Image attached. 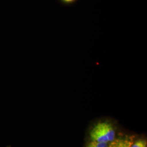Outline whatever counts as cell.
Wrapping results in <instances>:
<instances>
[{
    "instance_id": "3957f363",
    "label": "cell",
    "mask_w": 147,
    "mask_h": 147,
    "mask_svg": "<svg viewBox=\"0 0 147 147\" xmlns=\"http://www.w3.org/2000/svg\"><path fill=\"white\" fill-rule=\"evenodd\" d=\"M147 142L146 140L140 139L133 143L131 147H147Z\"/></svg>"
},
{
    "instance_id": "7a4b0ae2",
    "label": "cell",
    "mask_w": 147,
    "mask_h": 147,
    "mask_svg": "<svg viewBox=\"0 0 147 147\" xmlns=\"http://www.w3.org/2000/svg\"><path fill=\"white\" fill-rule=\"evenodd\" d=\"M132 141L127 138H115L108 147H131Z\"/></svg>"
},
{
    "instance_id": "277c9868",
    "label": "cell",
    "mask_w": 147,
    "mask_h": 147,
    "mask_svg": "<svg viewBox=\"0 0 147 147\" xmlns=\"http://www.w3.org/2000/svg\"><path fill=\"white\" fill-rule=\"evenodd\" d=\"M86 147H108V143L92 141L90 142Z\"/></svg>"
},
{
    "instance_id": "5b68a950",
    "label": "cell",
    "mask_w": 147,
    "mask_h": 147,
    "mask_svg": "<svg viewBox=\"0 0 147 147\" xmlns=\"http://www.w3.org/2000/svg\"><path fill=\"white\" fill-rule=\"evenodd\" d=\"M63 5H71L75 4L78 0H58Z\"/></svg>"
},
{
    "instance_id": "6da1fadb",
    "label": "cell",
    "mask_w": 147,
    "mask_h": 147,
    "mask_svg": "<svg viewBox=\"0 0 147 147\" xmlns=\"http://www.w3.org/2000/svg\"><path fill=\"white\" fill-rule=\"evenodd\" d=\"M115 130L112 125L107 121L96 123L89 132L90 138L92 141L109 143L115 140Z\"/></svg>"
}]
</instances>
